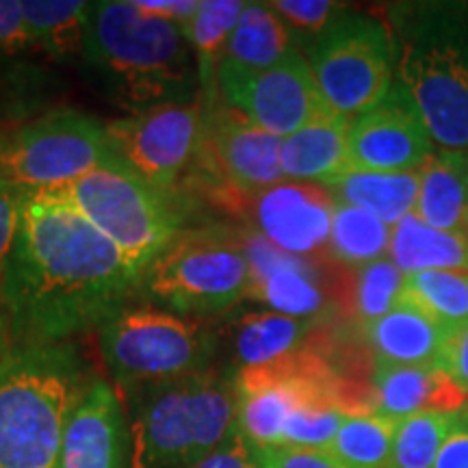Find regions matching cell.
Masks as SVG:
<instances>
[{
	"label": "cell",
	"mask_w": 468,
	"mask_h": 468,
	"mask_svg": "<svg viewBox=\"0 0 468 468\" xmlns=\"http://www.w3.org/2000/svg\"><path fill=\"white\" fill-rule=\"evenodd\" d=\"M388 16L397 87L441 152H466L468 3H403Z\"/></svg>",
	"instance_id": "cell-3"
},
{
	"label": "cell",
	"mask_w": 468,
	"mask_h": 468,
	"mask_svg": "<svg viewBox=\"0 0 468 468\" xmlns=\"http://www.w3.org/2000/svg\"><path fill=\"white\" fill-rule=\"evenodd\" d=\"M22 196L25 193L0 180V271L14 250L17 228H20Z\"/></svg>",
	"instance_id": "cell-36"
},
{
	"label": "cell",
	"mask_w": 468,
	"mask_h": 468,
	"mask_svg": "<svg viewBox=\"0 0 468 468\" xmlns=\"http://www.w3.org/2000/svg\"><path fill=\"white\" fill-rule=\"evenodd\" d=\"M280 145L282 139L262 131L218 96L207 101V126L193 167L202 180L218 189L224 186L226 196L251 197L286 180Z\"/></svg>",
	"instance_id": "cell-12"
},
{
	"label": "cell",
	"mask_w": 468,
	"mask_h": 468,
	"mask_svg": "<svg viewBox=\"0 0 468 468\" xmlns=\"http://www.w3.org/2000/svg\"><path fill=\"white\" fill-rule=\"evenodd\" d=\"M134 5L145 14L183 27L200 7V0H134Z\"/></svg>",
	"instance_id": "cell-41"
},
{
	"label": "cell",
	"mask_w": 468,
	"mask_h": 468,
	"mask_svg": "<svg viewBox=\"0 0 468 468\" xmlns=\"http://www.w3.org/2000/svg\"><path fill=\"white\" fill-rule=\"evenodd\" d=\"M142 284L144 273L83 215L37 193L22 196L0 271V317L14 345H57L102 327Z\"/></svg>",
	"instance_id": "cell-1"
},
{
	"label": "cell",
	"mask_w": 468,
	"mask_h": 468,
	"mask_svg": "<svg viewBox=\"0 0 468 468\" xmlns=\"http://www.w3.org/2000/svg\"><path fill=\"white\" fill-rule=\"evenodd\" d=\"M434 154L430 133L399 87L376 109L349 122L347 156L356 172H420Z\"/></svg>",
	"instance_id": "cell-14"
},
{
	"label": "cell",
	"mask_w": 468,
	"mask_h": 468,
	"mask_svg": "<svg viewBox=\"0 0 468 468\" xmlns=\"http://www.w3.org/2000/svg\"><path fill=\"white\" fill-rule=\"evenodd\" d=\"M295 39L269 3H245V9L228 39L218 66V87L250 79L278 66L291 52Z\"/></svg>",
	"instance_id": "cell-19"
},
{
	"label": "cell",
	"mask_w": 468,
	"mask_h": 468,
	"mask_svg": "<svg viewBox=\"0 0 468 468\" xmlns=\"http://www.w3.org/2000/svg\"><path fill=\"white\" fill-rule=\"evenodd\" d=\"M128 468H193L237 430V379L200 371L134 390Z\"/></svg>",
	"instance_id": "cell-5"
},
{
	"label": "cell",
	"mask_w": 468,
	"mask_h": 468,
	"mask_svg": "<svg viewBox=\"0 0 468 468\" xmlns=\"http://www.w3.org/2000/svg\"><path fill=\"white\" fill-rule=\"evenodd\" d=\"M33 35L28 31L22 3L0 0V52H20L33 46Z\"/></svg>",
	"instance_id": "cell-37"
},
{
	"label": "cell",
	"mask_w": 468,
	"mask_h": 468,
	"mask_svg": "<svg viewBox=\"0 0 468 468\" xmlns=\"http://www.w3.org/2000/svg\"><path fill=\"white\" fill-rule=\"evenodd\" d=\"M397 423L379 414L347 417L325 452L343 468H386Z\"/></svg>",
	"instance_id": "cell-29"
},
{
	"label": "cell",
	"mask_w": 468,
	"mask_h": 468,
	"mask_svg": "<svg viewBox=\"0 0 468 468\" xmlns=\"http://www.w3.org/2000/svg\"><path fill=\"white\" fill-rule=\"evenodd\" d=\"M142 289L169 313L219 317L250 300L251 265L245 241L221 228L183 232L152 262Z\"/></svg>",
	"instance_id": "cell-8"
},
{
	"label": "cell",
	"mask_w": 468,
	"mask_h": 468,
	"mask_svg": "<svg viewBox=\"0 0 468 468\" xmlns=\"http://www.w3.org/2000/svg\"><path fill=\"white\" fill-rule=\"evenodd\" d=\"M271 9L282 17L292 39H319L338 17L347 14L345 5L332 0H273Z\"/></svg>",
	"instance_id": "cell-34"
},
{
	"label": "cell",
	"mask_w": 468,
	"mask_h": 468,
	"mask_svg": "<svg viewBox=\"0 0 468 468\" xmlns=\"http://www.w3.org/2000/svg\"><path fill=\"white\" fill-rule=\"evenodd\" d=\"M347 117L332 111L282 139L280 167L292 183L327 185L349 169Z\"/></svg>",
	"instance_id": "cell-21"
},
{
	"label": "cell",
	"mask_w": 468,
	"mask_h": 468,
	"mask_svg": "<svg viewBox=\"0 0 468 468\" xmlns=\"http://www.w3.org/2000/svg\"><path fill=\"white\" fill-rule=\"evenodd\" d=\"M458 412H423L399 420L386 468H434Z\"/></svg>",
	"instance_id": "cell-31"
},
{
	"label": "cell",
	"mask_w": 468,
	"mask_h": 468,
	"mask_svg": "<svg viewBox=\"0 0 468 468\" xmlns=\"http://www.w3.org/2000/svg\"><path fill=\"white\" fill-rule=\"evenodd\" d=\"M91 3L80 0H25L22 11L33 42L58 58L83 57Z\"/></svg>",
	"instance_id": "cell-27"
},
{
	"label": "cell",
	"mask_w": 468,
	"mask_h": 468,
	"mask_svg": "<svg viewBox=\"0 0 468 468\" xmlns=\"http://www.w3.org/2000/svg\"><path fill=\"white\" fill-rule=\"evenodd\" d=\"M107 128L76 109H55L0 137V180L22 193L57 189L115 163Z\"/></svg>",
	"instance_id": "cell-9"
},
{
	"label": "cell",
	"mask_w": 468,
	"mask_h": 468,
	"mask_svg": "<svg viewBox=\"0 0 468 468\" xmlns=\"http://www.w3.org/2000/svg\"><path fill=\"white\" fill-rule=\"evenodd\" d=\"M131 427L120 393L91 378L69 417L57 468H128Z\"/></svg>",
	"instance_id": "cell-16"
},
{
	"label": "cell",
	"mask_w": 468,
	"mask_h": 468,
	"mask_svg": "<svg viewBox=\"0 0 468 468\" xmlns=\"http://www.w3.org/2000/svg\"><path fill=\"white\" fill-rule=\"evenodd\" d=\"M221 98L262 131L284 139L332 113L314 80L308 58L291 52L278 66L219 90Z\"/></svg>",
	"instance_id": "cell-13"
},
{
	"label": "cell",
	"mask_w": 468,
	"mask_h": 468,
	"mask_svg": "<svg viewBox=\"0 0 468 468\" xmlns=\"http://www.w3.org/2000/svg\"><path fill=\"white\" fill-rule=\"evenodd\" d=\"M193 468H259L256 466L254 449L250 442L234 430L224 444H219L208 458H204L200 464Z\"/></svg>",
	"instance_id": "cell-39"
},
{
	"label": "cell",
	"mask_w": 468,
	"mask_h": 468,
	"mask_svg": "<svg viewBox=\"0 0 468 468\" xmlns=\"http://www.w3.org/2000/svg\"><path fill=\"white\" fill-rule=\"evenodd\" d=\"M11 349H14V341H11L7 325H5L3 317H0V371H3L5 362H7Z\"/></svg>",
	"instance_id": "cell-42"
},
{
	"label": "cell",
	"mask_w": 468,
	"mask_h": 468,
	"mask_svg": "<svg viewBox=\"0 0 468 468\" xmlns=\"http://www.w3.org/2000/svg\"><path fill=\"white\" fill-rule=\"evenodd\" d=\"M324 319H297L273 310H254L234 319L228 332L237 371L271 365L313 343Z\"/></svg>",
	"instance_id": "cell-22"
},
{
	"label": "cell",
	"mask_w": 468,
	"mask_h": 468,
	"mask_svg": "<svg viewBox=\"0 0 468 468\" xmlns=\"http://www.w3.org/2000/svg\"><path fill=\"white\" fill-rule=\"evenodd\" d=\"M388 259L403 273L468 271V239L425 226L412 213L393 228Z\"/></svg>",
	"instance_id": "cell-24"
},
{
	"label": "cell",
	"mask_w": 468,
	"mask_h": 468,
	"mask_svg": "<svg viewBox=\"0 0 468 468\" xmlns=\"http://www.w3.org/2000/svg\"><path fill=\"white\" fill-rule=\"evenodd\" d=\"M259 468H343L325 449H254Z\"/></svg>",
	"instance_id": "cell-35"
},
{
	"label": "cell",
	"mask_w": 468,
	"mask_h": 468,
	"mask_svg": "<svg viewBox=\"0 0 468 468\" xmlns=\"http://www.w3.org/2000/svg\"><path fill=\"white\" fill-rule=\"evenodd\" d=\"M245 251L251 265L250 300L286 317L324 319L330 308V289L321 282L313 261L286 254L259 232L245 239Z\"/></svg>",
	"instance_id": "cell-17"
},
{
	"label": "cell",
	"mask_w": 468,
	"mask_h": 468,
	"mask_svg": "<svg viewBox=\"0 0 468 468\" xmlns=\"http://www.w3.org/2000/svg\"><path fill=\"white\" fill-rule=\"evenodd\" d=\"M403 295L449 330L468 321V271L406 273Z\"/></svg>",
	"instance_id": "cell-30"
},
{
	"label": "cell",
	"mask_w": 468,
	"mask_h": 468,
	"mask_svg": "<svg viewBox=\"0 0 468 468\" xmlns=\"http://www.w3.org/2000/svg\"><path fill=\"white\" fill-rule=\"evenodd\" d=\"M438 367L449 373L453 382L468 395V321L449 330Z\"/></svg>",
	"instance_id": "cell-38"
},
{
	"label": "cell",
	"mask_w": 468,
	"mask_h": 468,
	"mask_svg": "<svg viewBox=\"0 0 468 468\" xmlns=\"http://www.w3.org/2000/svg\"><path fill=\"white\" fill-rule=\"evenodd\" d=\"M365 336L378 362L399 367H438L449 327L438 324L430 313L401 292V300L390 313L365 325Z\"/></svg>",
	"instance_id": "cell-20"
},
{
	"label": "cell",
	"mask_w": 468,
	"mask_h": 468,
	"mask_svg": "<svg viewBox=\"0 0 468 468\" xmlns=\"http://www.w3.org/2000/svg\"><path fill=\"white\" fill-rule=\"evenodd\" d=\"M464 237L468 239V213H466V219H464Z\"/></svg>",
	"instance_id": "cell-44"
},
{
	"label": "cell",
	"mask_w": 468,
	"mask_h": 468,
	"mask_svg": "<svg viewBox=\"0 0 468 468\" xmlns=\"http://www.w3.org/2000/svg\"><path fill=\"white\" fill-rule=\"evenodd\" d=\"M434 468H468V403L458 412L452 434L442 442Z\"/></svg>",
	"instance_id": "cell-40"
},
{
	"label": "cell",
	"mask_w": 468,
	"mask_h": 468,
	"mask_svg": "<svg viewBox=\"0 0 468 468\" xmlns=\"http://www.w3.org/2000/svg\"><path fill=\"white\" fill-rule=\"evenodd\" d=\"M204 126V96L189 104H169L104 124L117 161L167 193H176L180 180L191 172Z\"/></svg>",
	"instance_id": "cell-11"
},
{
	"label": "cell",
	"mask_w": 468,
	"mask_h": 468,
	"mask_svg": "<svg viewBox=\"0 0 468 468\" xmlns=\"http://www.w3.org/2000/svg\"><path fill=\"white\" fill-rule=\"evenodd\" d=\"M393 228L367 210L336 202L327 256L345 267H365L386 259Z\"/></svg>",
	"instance_id": "cell-28"
},
{
	"label": "cell",
	"mask_w": 468,
	"mask_h": 468,
	"mask_svg": "<svg viewBox=\"0 0 468 468\" xmlns=\"http://www.w3.org/2000/svg\"><path fill=\"white\" fill-rule=\"evenodd\" d=\"M308 63L321 96L335 113L354 120L395 90V50L388 27L365 14L338 17L314 39Z\"/></svg>",
	"instance_id": "cell-10"
},
{
	"label": "cell",
	"mask_w": 468,
	"mask_h": 468,
	"mask_svg": "<svg viewBox=\"0 0 468 468\" xmlns=\"http://www.w3.org/2000/svg\"><path fill=\"white\" fill-rule=\"evenodd\" d=\"M452 154H453L455 165H458L462 176H464V180L468 183V150L466 152H452Z\"/></svg>",
	"instance_id": "cell-43"
},
{
	"label": "cell",
	"mask_w": 468,
	"mask_h": 468,
	"mask_svg": "<svg viewBox=\"0 0 468 468\" xmlns=\"http://www.w3.org/2000/svg\"><path fill=\"white\" fill-rule=\"evenodd\" d=\"M373 414L403 420L423 412H458L468 395L438 367H399L378 362L371 371Z\"/></svg>",
	"instance_id": "cell-18"
},
{
	"label": "cell",
	"mask_w": 468,
	"mask_h": 468,
	"mask_svg": "<svg viewBox=\"0 0 468 468\" xmlns=\"http://www.w3.org/2000/svg\"><path fill=\"white\" fill-rule=\"evenodd\" d=\"M406 273L386 256L382 261L358 267L347 289V303L362 325L373 324L390 313L401 300Z\"/></svg>",
	"instance_id": "cell-32"
},
{
	"label": "cell",
	"mask_w": 468,
	"mask_h": 468,
	"mask_svg": "<svg viewBox=\"0 0 468 468\" xmlns=\"http://www.w3.org/2000/svg\"><path fill=\"white\" fill-rule=\"evenodd\" d=\"M250 200L256 232L286 254L313 259L330 243L336 197L327 186L282 180Z\"/></svg>",
	"instance_id": "cell-15"
},
{
	"label": "cell",
	"mask_w": 468,
	"mask_h": 468,
	"mask_svg": "<svg viewBox=\"0 0 468 468\" xmlns=\"http://www.w3.org/2000/svg\"><path fill=\"white\" fill-rule=\"evenodd\" d=\"M349 414L332 403L300 406L286 420L280 447L327 449Z\"/></svg>",
	"instance_id": "cell-33"
},
{
	"label": "cell",
	"mask_w": 468,
	"mask_h": 468,
	"mask_svg": "<svg viewBox=\"0 0 468 468\" xmlns=\"http://www.w3.org/2000/svg\"><path fill=\"white\" fill-rule=\"evenodd\" d=\"M219 341L202 319L161 306H126L101 327V351L126 393L208 371Z\"/></svg>",
	"instance_id": "cell-7"
},
{
	"label": "cell",
	"mask_w": 468,
	"mask_h": 468,
	"mask_svg": "<svg viewBox=\"0 0 468 468\" xmlns=\"http://www.w3.org/2000/svg\"><path fill=\"white\" fill-rule=\"evenodd\" d=\"M336 202L362 208L373 218L395 228L403 218L414 213L420 189V174H382V172H347L325 185Z\"/></svg>",
	"instance_id": "cell-23"
},
{
	"label": "cell",
	"mask_w": 468,
	"mask_h": 468,
	"mask_svg": "<svg viewBox=\"0 0 468 468\" xmlns=\"http://www.w3.org/2000/svg\"><path fill=\"white\" fill-rule=\"evenodd\" d=\"M83 61L102 91L128 113L202 96L197 61L178 25L145 14L134 0L91 3Z\"/></svg>",
	"instance_id": "cell-2"
},
{
	"label": "cell",
	"mask_w": 468,
	"mask_h": 468,
	"mask_svg": "<svg viewBox=\"0 0 468 468\" xmlns=\"http://www.w3.org/2000/svg\"><path fill=\"white\" fill-rule=\"evenodd\" d=\"M243 9V0H200V7L191 16V20L180 27L196 55L202 96L207 101L221 96L218 87L219 58L241 20Z\"/></svg>",
	"instance_id": "cell-25"
},
{
	"label": "cell",
	"mask_w": 468,
	"mask_h": 468,
	"mask_svg": "<svg viewBox=\"0 0 468 468\" xmlns=\"http://www.w3.org/2000/svg\"><path fill=\"white\" fill-rule=\"evenodd\" d=\"M419 174L420 189L414 215L436 230L464 234L468 183L455 165L452 152H436Z\"/></svg>",
	"instance_id": "cell-26"
},
{
	"label": "cell",
	"mask_w": 468,
	"mask_h": 468,
	"mask_svg": "<svg viewBox=\"0 0 468 468\" xmlns=\"http://www.w3.org/2000/svg\"><path fill=\"white\" fill-rule=\"evenodd\" d=\"M35 193L83 215L144 278L152 262L183 234V210L176 193L148 183L122 161L91 169L57 189Z\"/></svg>",
	"instance_id": "cell-6"
},
{
	"label": "cell",
	"mask_w": 468,
	"mask_h": 468,
	"mask_svg": "<svg viewBox=\"0 0 468 468\" xmlns=\"http://www.w3.org/2000/svg\"><path fill=\"white\" fill-rule=\"evenodd\" d=\"M90 379L74 345H14L0 371V468H57Z\"/></svg>",
	"instance_id": "cell-4"
}]
</instances>
